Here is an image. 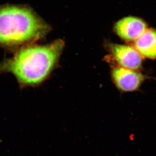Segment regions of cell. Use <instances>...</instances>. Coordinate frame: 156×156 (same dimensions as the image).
I'll list each match as a JSON object with an SVG mask.
<instances>
[{"label": "cell", "mask_w": 156, "mask_h": 156, "mask_svg": "<svg viewBox=\"0 0 156 156\" xmlns=\"http://www.w3.org/2000/svg\"><path fill=\"white\" fill-rule=\"evenodd\" d=\"M110 50L117 62L122 68L135 70L141 66L142 56L135 48L128 45L112 44Z\"/></svg>", "instance_id": "obj_3"}, {"label": "cell", "mask_w": 156, "mask_h": 156, "mask_svg": "<svg viewBox=\"0 0 156 156\" xmlns=\"http://www.w3.org/2000/svg\"><path fill=\"white\" fill-rule=\"evenodd\" d=\"M63 46V41L57 40L47 45L24 47L0 64V72L12 73L23 85L39 84L52 70Z\"/></svg>", "instance_id": "obj_1"}, {"label": "cell", "mask_w": 156, "mask_h": 156, "mask_svg": "<svg viewBox=\"0 0 156 156\" xmlns=\"http://www.w3.org/2000/svg\"><path fill=\"white\" fill-rule=\"evenodd\" d=\"M114 82L120 90L133 91L139 88L144 80L141 74L122 67L115 68L112 72Z\"/></svg>", "instance_id": "obj_5"}, {"label": "cell", "mask_w": 156, "mask_h": 156, "mask_svg": "<svg viewBox=\"0 0 156 156\" xmlns=\"http://www.w3.org/2000/svg\"><path fill=\"white\" fill-rule=\"evenodd\" d=\"M49 27L30 9L21 6L0 7V46H14L45 36Z\"/></svg>", "instance_id": "obj_2"}, {"label": "cell", "mask_w": 156, "mask_h": 156, "mask_svg": "<svg viewBox=\"0 0 156 156\" xmlns=\"http://www.w3.org/2000/svg\"><path fill=\"white\" fill-rule=\"evenodd\" d=\"M147 30L144 21L136 17H124L116 23L115 30L122 39L135 41Z\"/></svg>", "instance_id": "obj_4"}, {"label": "cell", "mask_w": 156, "mask_h": 156, "mask_svg": "<svg viewBox=\"0 0 156 156\" xmlns=\"http://www.w3.org/2000/svg\"><path fill=\"white\" fill-rule=\"evenodd\" d=\"M134 46L141 56L147 58H156V30L147 29L135 40Z\"/></svg>", "instance_id": "obj_6"}]
</instances>
